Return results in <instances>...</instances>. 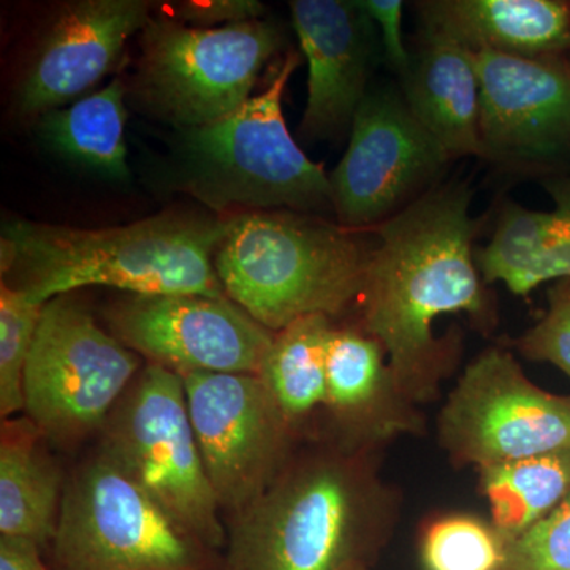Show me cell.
Returning a JSON list of instances; mask_svg holds the SVG:
<instances>
[{"mask_svg": "<svg viewBox=\"0 0 570 570\" xmlns=\"http://www.w3.org/2000/svg\"><path fill=\"white\" fill-rule=\"evenodd\" d=\"M466 183L436 187L376 228L356 299L358 324L387 354L397 385L422 406L439 397L463 352L459 330L434 335L439 318L464 314L475 328H497V299L483 281Z\"/></svg>", "mask_w": 570, "mask_h": 570, "instance_id": "6da1fadb", "label": "cell"}, {"mask_svg": "<svg viewBox=\"0 0 570 570\" xmlns=\"http://www.w3.org/2000/svg\"><path fill=\"white\" fill-rule=\"evenodd\" d=\"M377 455L330 436L296 449L275 482L230 517L223 570L371 569L403 505Z\"/></svg>", "mask_w": 570, "mask_h": 570, "instance_id": "7a4b0ae2", "label": "cell"}, {"mask_svg": "<svg viewBox=\"0 0 570 570\" xmlns=\"http://www.w3.org/2000/svg\"><path fill=\"white\" fill-rule=\"evenodd\" d=\"M227 219L163 214L108 228L7 220L0 236L2 276L45 305L82 287L129 295H225L214 254ZM11 285V284H10Z\"/></svg>", "mask_w": 570, "mask_h": 570, "instance_id": "3957f363", "label": "cell"}, {"mask_svg": "<svg viewBox=\"0 0 570 570\" xmlns=\"http://www.w3.org/2000/svg\"><path fill=\"white\" fill-rule=\"evenodd\" d=\"M370 253L360 232L311 214L239 213L227 219L214 266L225 295L276 333L303 317L348 313Z\"/></svg>", "mask_w": 570, "mask_h": 570, "instance_id": "277c9868", "label": "cell"}, {"mask_svg": "<svg viewBox=\"0 0 570 570\" xmlns=\"http://www.w3.org/2000/svg\"><path fill=\"white\" fill-rule=\"evenodd\" d=\"M298 66L299 56L288 52L264 91L234 115L181 130L176 148L181 189L216 212L333 208L330 175L303 153L284 119V91Z\"/></svg>", "mask_w": 570, "mask_h": 570, "instance_id": "5b68a950", "label": "cell"}, {"mask_svg": "<svg viewBox=\"0 0 570 570\" xmlns=\"http://www.w3.org/2000/svg\"><path fill=\"white\" fill-rule=\"evenodd\" d=\"M97 453L186 530L224 554L227 528L206 474L179 374L146 363L108 415Z\"/></svg>", "mask_w": 570, "mask_h": 570, "instance_id": "8992f818", "label": "cell"}, {"mask_svg": "<svg viewBox=\"0 0 570 570\" xmlns=\"http://www.w3.org/2000/svg\"><path fill=\"white\" fill-rule=\"evenodd\" d=\"M52 570H223V553L179 524L100 453L67 479Z\"/></svg>", "mask_w": 570, "mask_h": 570, "instance_id": "52a82bcc", "label": "cell"}, {"mask_svg": "<svg viewBox=\"0 0 570 570\" xmlns=\"http://www.w3.org/2000/svg\"><path fill=\"white\" fill-rule=\"evenodd\" d=\"M141 32L135 94L146 110L179 130L212 126L238 111L283 48V33L264 20L198 29L151 18Z\"/></svg>", "mask_w": 570, "mask_h": 570, "instance_id": "ba28073f", "label": "cell"}, {"mask_svg": "<svg viewBox=\"0 0 570 570\" xmlns=\"http://www.w3.org/2000/svg\"><path fill=\"white\" fill-rule=\"evenodd\" d=\"M141 356L70 295L45 303L24 374V412L41 434L73 444L100 433L140 374Z\"/></svg>", "mask_w": 570, "mask_h": 570, "instance_id": "9c48e42d", "label": "cell"}, {"mask_svg": "<svg viewBox=\"0 0 570 570\" xmlns=\"http://www.w3.org/2000/svg\"><path fill=\"white\" fill-rule=\"evenodd\" d=\"M438 442L455 466L475 469L570 450V396L524 374L504 347L480 352L449 393Z\"/></svg>", "mask_w": 570, "mask_h": 570, "instance_id": "30bf717a", "label": "cell"}, {"mask_svg": "<svg viewBox=\"0 0 570 570\" xmlns=\"http://www.w3.org/2000/svg\"><path fill=\"white\" fill-rule=\"evenodd\" d=\"M448 153L393 86L370 89L351 127L343 159L330 175L337 224L376 228L438 186Z\"/></svg>", "mask_w": 570, "mask_h": 570, "instance_id": "8fae6325", "label": "cell"}, {"mask_svg": "<svg viewBox=\"0 0 570 570\" xmlns=\"http://www.w3.org/2000/svg\"><path fill=\"white\" fill-rule=\"evenodd\" d=\"M181 377L209 483L220 510L234 517L275 482L299 439L257 374Z\"/></svg>", "mask_w": 570, "mask_h": 570, "instance_id": "7c38bea8", "label": "cell"}, {"mask_svg": "<svg viewBox=\"0 0 570 570\" xmlns=\"http://www.w3.org/2000/svg\"><path fill=\"white\" fill-rule=\"evenodd\" d=\"M107 322L124 346L179 376L257 374L275 337L228 296L129 295Z\"/></svg>", "mask_w": 570, "mask_h": 570, "instance_id": "4fadbf2b", "label": "cell"}, {"mask_svg": "<svg viewBox=\"0 0 570 570\" xmlns=\"http://www.w3.org/2000/svg\"><path fill=\"white\" fill-rule=\"evenodd\" d=\"M483 159L542 176L570 168V59L474 52Z\"/></svg>", "mask_w": 570, "mask_h": 570, "instance_id": "5bb4252c", "label": "cell"}, {"mask_svg": "<svg viewBox=\"0 0 570 570\" xmlns=\"http://www.w3.org/2000/svg\"><path fill=\"white\" fill-rule=\"evenodd\" d=\"M146 0H78L59 10L37 45L17 91L21 115L77 102L121 58L127 41L151 20Z\"/></svg>", "mask_w": 570, "mask_h": 570, "instance_id": "9a60e30c", "label": "cell"}, {"mask_svg": "<svg viewBox=\"0 0 570 570\" xmlns=\"http://www.w3.org/2000/svg\"><path fill=\"white\" fill-rule=\"evenodd\" d=\"M292 24L307 61L299 134L333 140L351 130L376 62L374 22L358 2L292 0Z\"/></svg>", "mask_w": 570, "mask_h": 570, "instance_id": "2e32d148", "label": "cell"}, {"mask_svg": "<svg viewBox=\"0 0 570 570\" xmlns=\"http://www.w3.org/2000/svg\"><path fill=\"white\" fill-rule=\"evenodd\" d=\"M325 436L381 452L401 436H422L425 417L397 385L387 354L358 322L333 325L326 348Z\"/></svg>", "mask_w": 570, "mask_h": 570, "instance_id": "e0dca14e", "label": "cell"}, {"mask_svg": "<svg viewBox=\"0 0 570 570\" xmlns=\"http://www.w3.org/2000/svg\"><path fill=\"white\" fill-rule=\"evenodd\" d=\"M417 10L423 32L448 37L471 52L570 56L568 0H428Z\"/></svg>", "mask_w": 570, "mask_h": 570, "instance_id": "ac0fdd59", "label": "cell"}, {"mask_svg": "<svg viewBox=\"0 0 570 570\" xmlns=\"http://www.w3.org/2000/svg\"><path fill=\"white\" fill-rule=\"evenodd\" d=\"M540 184L553 208L504 205L489 245L475 250L483 281L502 283L513 295L528 296L550 281L570 279V168L542 176Z\"/></svg>", "mask_w": 570, "mask_h": 570, "instance_id": "d6986e66", "label": "cell"}, {"mask_svg": "<svg viewBox=\"0 0 570 570\" xmlns=\"http://www.w3.org/2000/svg\"><path fill=\"white\" fill-rule=\"evenodd\" d=\"M401 92L420 124L450 159H483L480 81L474 52L436 33H422Z\"/></svg>", "mask_w": 570, "mask_h": 570, "instance_id": "ffe728a7", "label": "cell"}, {"mask_svg": "<svg viewBox=\"0 0 570 570\" xmlns=\"http://www.w3.org/2000/svg\"><path fill=\"white\" fill-rule=\"evenodd\" d=\"M47 438L29 417L7 419L0 433V535L51 546L66 490Z\"/></svg>", "mask_w": 570, "mask_h": 570, "instance_id": "44dd1931", "label": "cell"}, {"mask_svg": "<svg viewBox=\"0 0 570 570\" xmlns=\"http://www.w3.org/2000/svg\"><path fill=\"white\" fill-rule=\"evenodd\" d=\"M333 325V318L307 316L276 332L257 373L299 441L317 438L313 425L325 412L326 348Z\"/></svg>", "mask_w": 570, "mask_h": 570, "instance_id": "7402d4cb", "label": "cell"}, {"mask_svg": "<svg viewBox=\"0 0 570 570\" xmlns=\"http://www.w3.org/2000/svg\"><path fill=\"white\" fill-rule=\"evenodd\" d=\"M126 92L121 78H115L69 107L45 112L41 137L67 159L105 178H129Z\"/></svg>", "mask_w": 570, "mask_h": 570, "instance_id": "603a6c76", "label": "cell"}, {"mask_svg": "<svg viewBox=\"0 0 570 570\" xmlns=\"http://www.w3.org/2000/svg\"><path fill=\"white\" fill-rule=\"evenodd\" d=\"M490 520L508 542L546 519L570 493L569 452L547 453L478 469Z\"/></svg>", "mask_w": 570, "mask_h": 570, "instance_id": "cb8c5ba5", "label": "cell"}, {"mask_svg": "<svg viewBox=\"0 0 570 570\" xmlns=\"http://www.w3.org/2000/svg\"><path fill=\"white\" fill-rule=\"evenodd\" d=\"M508 553L504 535L475 513H438L420 530L423 570H504Z\"/></svg>", "mask_w": 570, "mask_h": 570, "instance_id": "d4e9b609", "label": "cell"}, {"mask_svg": "<svg viewBox=\"0 0 570 570\" xmlns=\"http://www.w3.org/2000/svg\"><path fill=\"white\" fill-rule=\"evenodd\" d=\"M43 305L24 292L0 287V415L3 420L24 411V374Z\"/></svg>", "mask_w": 570, "mask_h": 570, "instance_id": "484cf974", "label": "cell"}, {"mask_svg": "<svg viewBox=\"0 0 570 570\" xmlns=\"http://www.w3.org/2000/svg\"><path fill=\"white\" fill-rule=\"evenodd\" d=\"M504 570H570V493L546 519L509 543Z\"/></svg>", "mask_w": 570, "mask_h": 570, "instance_id": "4316f807", "label": "cell"}, {"mask_svg": "<svg viewBox=\"0 0 570 570\" xmlns=\"http://www.w3.org/2000/svg\"><path fill=\"white\" fill-rule=\"evenodd\" d=\"M549 311L538 324L512 341L521 356L535 363H550L570 379V314L554 285L549 292Z\"/></svg>", "mask_w": 570, "mask_h": 570, "instance_id": "83f0119b", "label": "cell"}, {"mask_svg": "<svg viewBox=\"0 0 570 570\" xmlns=\"http://www.w3.org/2000/svg\"><path fill=\"white\" fill-rule=\"evenodd\" d=\"M174 20L198 29L224 28L257 21L264 17L265 6L257 0H186L167 3Z\"/></svg>", "mask_w": 570, "mask_h": 570, "instance_id": "f1b7e54d", "label": "cell"}, {"mask_svg": "<svg viewBox=\"0 0 570 570\" xmlns=\"http://www.w3.org/2000/svg\"><path fill=\"white\" fill-rule=\"evenodd\" d=\"M367 17L379 26L384 56L397 77L411 69L412 55L403 40V9L400 0H362L358 2Z\"/></svg>", "mask_w": 570, "mask_h": 570, "instance_id": "f546056e", "label": "cell"}, {"mask_svg": "<svg viewBox=\"0 0 570 570\" xmlns=\"http://www.w3.org/2000/svg\"><path fill=\"white\" fill-rule=\"evenodd\" d=\"M31 540L0 535V570H51Z\"/></svg>", "mask_w": 570, "mask_h": 570, "instance_id": "4dcf8cb0", "label": "cell"}, {"mask_svg": "<svg viewBox=\"0 0 570 570\" xmlns=\"http://www.w3.org/2000/svg\"><path fill=\"white\" fill-rule=\"evenodd\" d=\"M553 285L560 292L561 298L564 299L566 307H568L570 314V279L557 281Z\"/></svg>", "mask_w": 570, "mask_h": 570, "instance_id": "1f68e13d", "label": "cell"}, {"mask_svg": "<svg viewBox=\"0 0 570 570\" xmlns=\"http://www.w3.org/2000/svg\"><path fill=\"white\" fill-rule=\"evenodd\" d=\"M363 570H371V569H363Z\"/></svg>", "mask_w": 570, "mask_h": 570, "instance_id": "d6a6232c", "label": "cell"}, {"mask_svg": "<svg viewBox=\"0 0 570 570\" xmlns=\"http://www.w3.org/2000/svg\"><path fill=\"white\" fill-rule=\"evenodd\" d=\"M569 59H570V56H569Z\"/></svg>", "mask_w": 570, "mask_h": 570, "instance_id": "836d02e7", "label": "cell"}]
</instances>
